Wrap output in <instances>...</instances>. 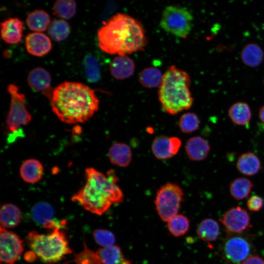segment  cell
Segmentation results:
<instances>
[{
	"label": "cell",
	"instance_id": "1",
	"mask_svg": "<svg viewBox=\"0 0 264 264\" xmlns=\"http://www.w3.org/2000/svg\"><path fill=\"white\" fill-rule=\"evenodd\" d=\"M98 45L105 52L124 56L144 49L147 38L141 23L123 13L111 17L99 29Z\"/></svg>",
	"mask_w": 264,
	"mask_h": 264
},
{
	"label": "cell",
	"instance_id": "2",
	"mask_svg": "<svg viewBox=\"0 0 264 264\" xmlns=\"http://www.w3.org/2000/svg\"><path fill=\"white\" fill-rule=\"evenodd\" d=\"M54 113L67 124L87 121L97 111L99 101L94 91L78 82H65L53 90L51 98Z\"/></svg>",
	"mask_w": 264,
	"mask_h": 264
},
{
	"label": "cell",
	"instance_id": "3",
	"mask_svg": "<svg viewBox=\"0 0 264 264\" xmlns=\"http://www.w3.org/2000/svg\"><path fill=\"white\" fill-rule=\"evenodd\" d=\"M86 182L71 198L85 210L98 215L105 213L112 204L122 202L123 192L117 184L118 177L113 170L105 175L93 168L86 169Z\"/></svg>",
	"mask_w": 264,
	"mask_h": 264
},
{
	"label": "cell",
	"instance_id": "4",
	"mask_svg": "<svg viewBox=\"0 0 264 264\" xmlns=\"http://www.w3.org/2000/svg\"><path fill=\"white\" fill-rule=\"evenodd\" d=\"M191 79L186 72L171 66L163 74L158 98L163 111L176 115L190 109L193 98L190 91Z\"/></svg>",
	"mask_w": 264,
	"mask_h": 264
},
{
	"label": "cell",
	"instance_id": "5",
	"mask_svg": "<svg viewBox=\"0 0 264 264\" xmlns=\"http://www.w3.org/2000/svg\"><path fill=\"white\" fill-rule=\"evenodd\" d=\"M26 242L37 257L46 264L56 263L72 253L61 227L55 228L49 234L31 231L26 238Z\"/></svg>",
	"mask_w": 264,
	"mask_h": 264
},
{
	"label": "cell",
	"instance_id": "6",
	"mask_svg": "<svg viewBox=\"0 0 264 264\" xmlns=\"http://www.w3.org/2000/svg\"><path fill=\"white\" fill-rule=\"evenodd\" d=\"M183 197L182 188L176 183L168 182L160 187L156 194L154 204L162 220L168 222L178 214Z\"/></svg>",
	"mask_w": 264,
	"mask_h": 264
},
{
	"label": "cell",
	"instance_id": "7",
	"mask_svg": "<svg viewBox=\"0 0 264 264\" xmlns=\"http://www.w3.org/2000/svg\"><path fill=\"white\" fill-rule=\"evenodd\" d=\"M193 22V16L186 8L169 5L162 13L160 25L165 31L185 38L191 32Z\"/></svg>",
	"mask_w": 264,
	"mask_h": 264
},
{
	"label": "cell",
	"instance_id": "8",
	"mask_svg": "<svg viewBox=\"0 0 264 264\" xmlns=\"http://www.w3.org/2000/svg\"><path fill=\"white\" fill-rule=\"evenodd\" d=\"M7 90L11 96L9 110L6 119V126L8 131L16 132L21 126L29 123L31 115L25 106V97L19 91L17 86L10 84Z\"/></svg>",
	"mask_w": 264,
	"mask_h": 264
},
{
	"label": "cell",
	"instance_id": "9",
	"mask_svg": "<svg viewBox=\"0 0 264 264\" xmlns=\"http://www.w3.org/2000/svg\"><path fill=\"white\" fill-rule=\"evenodd\" d=\"M0 260L7 264H14L22 255L23 241L15 233L0 226Z\"/></svg>",
	"mask_w": 264,
	"mask_h": 264
},
{
	"label": "cell",
	"instance_id": "10",
	"mask_svg": "<svg viewBox=\"0 0 264 264\" xmlns=\"http://www.w3.org/2000/svg\"><path fill=\"white\" fill-rule=\"evenodd\" d=\"M220 220L228 231L233 233L242 232L250 226V223L249 214L240 206L229 209Z\"/></svg>",
	"mask_w": 264,
	"mask_h": 264
},
{
	"label": "cell",
	"instance_id": "11",
	"mask_svg": "<svg viewBox=\"0 0 264 264\" xmlns=\"http://www.w3.org/2000/svg\"><path fill=\"white\" fill-rule=\"evenodd\" d=\"M181 146V141L179 138L160 135L153 140L152 150L157 159L166 160L176 155Z\"/></svg>",
	"mask_w": 264,
	"mask_h": 264
},
{
	"label": "cell",
	"instance_id": "12",
	"mask_svg": "<svg viewBox=\"0 0 264 264\" xmlns=\"http://www.w3.org/2000/svg\"><path fill=\"white\" fill-rule=\"evenodd\" d=\"M251 246L245 239L238 236L232 237L225 242L223 252L226 258L231 262L239 264L250 254Z\"/></svg>",
	"mask_w": 264,
	"mask_h": 264
},
{
	"label": "cell",
	"instance_id": "13",
	"mask_svg": "<svg viewBox=\"0 0 264 264\" xmlns=\"http://www.w3.org/2000/svg\"><path fill=\"white\" fill-rule=\"evenodd\" d=\"M31 216L36 223L52 231L57 227H62L66 224L63 221L60 222L54 219L53 207L45 202L35 204L31 209Z\"/></svg>",
	"mask_w": 264,
	"mask_h": 264
},
{
	"label": "cell",
	"instance_id": "14",
	"mask_svg": "<svg viewBox=\"0 0 264 264\" xmlns=\"http://www.w3.org/2000/svg\"><path fill=\"white\" fill-rule=\"evenodd\" d=\"M51 78L45 69L38 67L32 69L27 76L29 86L34 90L42 92L50 99L53 90L51 88Z\"/></svg>",
	"mask_w": 264,
	"mask_h": 264
},
{
	"label": "cell",
	"instance_id": "15",
	"mask_svg": "<svg viewBox=\"0 0 264 264\" xmlns=\"http://www.w3.org/2000/svg\"><path fill=\"white\" fill-rule=\"evenodd\" d=\"M25 45L29 53L38 57L47 54L52 47L49 38L41 32H35L27 35Z\"/></svg>",
	"mask_w": 264,
	"mask_h": 264
},
{
	"label": "cell",
	"instance_id": "16",
	"mask_svg": "<svg viewBox=\"0 0 264 264\" xmlns=\"http://www.w3.org/2000/svg\"><path fill=\"white\" fill-rule=\"evenodd\" d=\"M23 22L17 18H10L1 23V37L6 43L18 44L22 36Z\"/></svg>",
	"mask_w": 264,
	"mask_h": 264
},
{
	"label": "cell",
	"instance_id": "17",
	"mask_svg": "<svg viewBox=\"0 0 264 264\" xmlns=\"http://www.w3.org/2000/svg\"><path fill=\"white\" fill-rule=\"evenodd\" d=\"M210 147L203 137L199 136L189 138L185 145V151L189 159L199 161L204 160L208 155Z\"/></svg>",
	"mask_w": 264,
	"mask_h": 264
},
{
	"label": "cell",
	"instance_id": "18",
	"mask_svg": "<svg viewBox=\"0 0 264 264\" xmlns=\"http://www.w3.org/2000/svg\"><path fill=\"white\" fill-rule=\"evenodd\" d=\"M110 70L114 78L123 80L130 77L133 74L135 64L133 60L127 55H118L111 61Z\"/></svg>",
	"mask_w": 264,
	"mask_h": 264
},
{
	"label": "cell",
	"instance_id": "19",
	"mask_svg": "<svg viewBox=\"0 0 264 264\" xmlns=\"http://www.w3.org/2000/svg\"><path fill=\"white\" fill-rule=\"evenodd\" d=\"M108 155L110 162L113 165L126 167L132 161V154L131 147L128 144L116 142L110 147Z\"/></svg>",
	"mask_w": 264,
	"mask_h": 264
},
{
	"label": "cell",
	"instance_id": "20",
	"mask_svg": "<svg viewBox=\"0 0 264 264\" xmlns=\"http://www.w3.org/2000/svg\"><path fill=\"white\" fill-rule=\"evenodd\" d=\"M44 167L41 162L35 159L25 160L20 167V174L25 182L28 183L38 182L42 177Z\"/></svg>",
	"mask_w": 264,
	"mask_h": 264
},
{
	"label": "cell",
	"instance_id": "21",
	"mask_svg": "<svg viewBox=\"0 0 264 264\" xmlns=\"http://www.w3.org/2000/svg\"><path fill=\"white\" fill-rule=\"evenodd\" d=\"M238 171L245 176H252L257 174L261 168L259 157L252 152H246L239 156L236 163Z\"/></svg>",
	"mask_w": 264,
	"mask_h": 264
},
{
	"label": "cell",
	"instance_id": "22",
	"mask_svg": "<svg viewBox=\"0 0 264 264\" xmlns=\"http://www.w3.org/2000/svg\"><path fill=\"white\" fill-rule=\"evenodd\" d=\"M96 253L102 264H132L130 260L124 257L117 245L100 248Z\"/></svg>",
	"mask_w": 264,
	"mask_h": 264
},
{
	"label": "cell",
	"instance_id": "23",
	"mask_svg": "<svg viewBox=\"0 0 264 264\" xmlns=\"http://www.w3.org/2000/svg\"><path fill=\"white\" fill-rule=\"evenodd\" d=\"M22 219L19 208L12 203H5L0 209L1 226L5 228H14L19 225Z\"/></svg>",
	"mask_w": 264,
	"mask_h": 264
},
{
	"label": "cell",
	"instance_id": "24",
	"mask_svg": "<svg viewBox=\"0 0 264 264\" xmlns=\"http://www.w3.org/2000/svg\"><path fill=\"white\" fill-rule=\"evenodd\" d=\"M228 112L232 122L240 126L248 124L252 116L249 105L243 102L233 104L228 109Z\"/></svg>",
	"mask_w": 264,
	"mask_h": 264
},
{
	"label": "cell",
	"instance_id": "25",
	"mask_svg": "<svg viewBox=\"0 0 264 264\" xmlns=\"http://www.w3.org/2000/svg\"><path fill=\"white\" fill-rule=\"evenodd\" d=\"M241 57L242 62L247 66L256 67L263 61L264 53L257 44L250 43L246 44L241 52Z\"/></svg>",
	"mask_w": 264,
	"mask_h": 264
},
{
	"label": "cell",
	"instance_id": "26",
	"mask_svg": "<svg viewBox=\"0 0 264 264\" xmlns=\"http://www.w3.org/2000/svg\"><path fill=\"white\" fill-rule=\"evenodd\" d=\"M220 232L218 223L212 219H205L198 225L196 233L198 237L202 241L212 242L219 237Z\"/></svg>",
	"mask_w": 264,
	"mask_h": 264
},
{
	"label": "cell",
	"instance_id": "27",
	"mask_svg": "<svg viewBox=\"0 0 264 264\" xmlns=\"http://www.w3.org/2000/svg\"><path fill=\"white\" fill-rule=\"evenodd\" d=\"M26 22L29 28L36 32L45 30L50 24L49 15L43 10H35L29 13Z\"/></svg>",
	"mask_w": 264,
	"mask_h": 264
},
{
	"label": "cell",
	"instance_id": "28",
	"mask_svg": "<svg viewBox=\"0 0 264 264\" xmlns=\"http://www.w3.org/2000/svg\"><path fill=\"white\" fill-rule=\"evenodd\" d=\"M253 184L246 177H238L229 184V192L231 196L237 200L246 198L250 194Z\"/></svg>",
	"mask_w": 264,
	"mask_h": 264
},
{
	"label": "cell",
	"instance_id": "29",
	"mask_svg": "<svg viewBox=\"0 0 264 264\" xmlns=\"http://www.w3.org/2000/svg\"><path fill=\"white\" fill-rule=\"evenodd\" d=\"M163 75L158 68L149 67L144 68L139 75L141 85L147 88H154L160 86Z\"/></svg>",
	"mask_w": 264,
	"mask_h": 264
},
{
	"label": "cell",
	"instance_id": "30",
	"mask_svg": "<svg viewBox=\"0 0 264 264\" xmlns=\"http://www.w3.org/2000/svg\"><path fill=\"white\" fill-rule=\"evenodd\" d=\"M167 222L169 231L176 237L185 235L190 227L189 220L182 214L176 215Z\"/></svg>",
	"mask_w": 264,
	"mask_h": 264
},
{
	"label": "cell",
	"instance_id": "31",
	"mask_svg": "<svg viewBox=\"0 0 264 264\" xmlns=\"http://www.w3.org/2000/svg\"><path fill=\"white\" fill-rule=\"evenodd\" d=\"M76 3L73 0H58L53 6V14L63 19H69L75 14Z\"/></svg>",
	"mask_w": 264,
	"mask_h": 264
},
{
	"label": "cell",
	"instance_id": "32",
	"mask_svg": "<svg viewBox=\"0 0 264 264\" xmlns=\"http://www.w3.org/2000/svg\"><path fill=\"white\" fill-rule=\"evenodd\" d=\"M48 33L53 40L60 42L67 37L70 33V27L64 20H54L48 27Z\"/></svg>",
	"mask_w": 264,
	"mask_h": 264
},
{
	"label": "cell",
	"instance_id": "33",
	"mask_svg": "<svg viewBox=\"0 0 264 264\" xmlns=\"http://www.w3.org/2000/svg\"><path fill=\"white\" fill-rule=\"evenodd\" d=\"M83 65L88 81L91 83L98 82L101 78V73L97 58L93 55H87L84 59Z\"/></svg>",
	"mask_w": 264,
	"mask_h": 264
},
{
	"label": "cell",
	"instance_id": "34",
	"mask_svg": "<svg viewBox=\"0 0 264 264\" xmlns=\"http://www.w3.org/2000/svg\"><path fill=\"white\" fill-rule=\"evenodd\" d=\"M200 121L197 115L193 112H187L180 117L178 125L180 131L184 133H190L197 131Z\"/></svg>",
	"mask_w": 264,
	"mask_h": 264
},
{
	"label": "cell",
	"instance_id": "35",
	"mask_svg": "<svg viewBox=\"0 0 264 264\" xmlns=\"http://www.w3.org/2000/svg\"><path fill=\"white\" fill-rule=\"evenodd\" d=\"M84 249L78 254H75L74 259L69 263L74 262L76 264H102L96 252L90 250L84 240Z\"/></svg>",
	"mask_w": 264,
	"mask_h": 264
},
{
	"label": "cell",
	"instance_id": "36",
	"mask_svg": "<svg viewBox=\"0 0 264 264\" xmlns=\"http://www.w3.org/2000/svg\"><path fill=\"white\" fill-rule=\"evenodd\" d=\"M93 236L96 242L103 247L114 245L115 237L111 231L103 229H97L93 231Z\"/></svg>",
	"mask_w": 264,
	"mask_h": 264
},
{
	"label": "cell",
	"instance_id": "37",
	"mask_svg": "<svg viewBox=\"0 0 264 264\" xmlns=\"http://www.w3.org/2000/svg\"><path fill=\"white\" fill-rule=\"evenodd\" d=\"M247 206L248 209L251 211H258L264 205L263 198L257 195H252L247 201Z\"/></svg>",
	"mask_w": 264,
	"mask_h": 264
},
{
	"label": "cell",
	"instance_id": "38",
	"mask_svg": "<svg viewBox=\"0 0 264 264\" xmlns=\"http://www.w3.org/2000/svg\"><path fill=\"white\" fill-rule=\"evenodd\" d=\"M241 264H264V260L257 255H251L244 260Z\"/></svg>",
	"mask_w": 264,
	"mask_h": 264
},
{
	"label": "cell",
	"instance_id": "39",
	"mask_svg": "<svg viewBox=\"0 0 264 264\" xmlns=\"http://www.w3.org/2000/svg\"><path fill=\"white\" fill-rule=\"evenodd\" d=\"M37 257V256L32 251L26 252L24 255V259L27 262H33L36 259Z\"/></svg>",
	"mask_w": 264,
	"mask_h": 264
},
{
	"label": "cell",
	"instance_id": "40",
	"mask_svg": "<svg viewBox=\"0 0 264 264\" xmlns=\"http://www.w3.org/2000/svg\"><path fill=\"white\" fill-rule=\"evenodd\" d=\"M259 118L261 121L264 124V105L259 109Z\"/></svg>",
	"mask_w": 264,
	"mask_h": 264
},
{
	"label": "cell",
	"instance_id": "41",
	"mask_svg": "<svg viewBox=\"0 0 264 264\" xmlns=\"http://www.w3.org/2000/svg\"></svg>",
	"mask_w": 264,
	"mask_h": 264
}]
</instances>
